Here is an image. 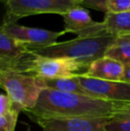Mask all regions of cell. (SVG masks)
<instances>
[{"mask_svg":"<svg viewBox=\"0 0 130 131\" xmlns=\"http://www.w3.org/2000/svg\"><path fill=\"white\" fill-rule=\"evenodd\" d=\"M121 105L122 104L46 88L42 91L36 106L24 112L31 119L34 118L111 119L117 114Z\"/></svg>","mask_w":130,"mask_h":131,"instance_id":"cell-1","label":"cell"},{"mask_svg":"<svg viewBox=\"0 0 130 131\" xmlns=\"http://www.w3.org/2000/svg\"><path fill=\"white\" fill-rule=\"evenodd\" d=\"M115 37L105 34L88 37H77L70 40L56 42L44 48L31 51L39 56L72 59L88 68L96 60L105 56Z\"/></svg>","mask_w":130,"mask_h":131,"instance_id":"cell-2","label":"cell"},{"mask_svg":"<svg viewBox=\"0 0 130 131\" xmlns=\"http://www.w3.org/2000/svg\"><path fill=\"white\" fill-rule=\"evenodd\" d=\"M0 85L14 106L24 112L36 106L46 88L41 78L15 71H0Z\"/></svg>","mask_w":130,"mask_h":131,"instance_id":"cell-3","label":"cell"},{"mask_svg":"<svg viewBox=\"0 0 130 131\" xmlns=\"http://www.w3.org/2000/svg\"><path fill=\"white\" fill-rule=\"evenodd\" d=\"M5 16L17 21L27 16L43 14L63 15L81 5V0H5Z\"/></svg>","mask_w":130,"mask_h":131,"instance_id":"cell-4","label":"cell"},{"mask_svg":"<svg viewBox=\"0 0 130 131\" xmlns=\"http://www.w3.org/2000/svg\"><path fill=\"white\" fill-rule=\"evenodd\" d=\"M0 29L18 44L24 46L30 51L44 48L57 42L60 37L66 34L65 30L52 31L38 28L26 27L5 15Z\"/></svg>","mask_w":130,"mask_h":131,"instance_id":"cell-5","label":"cell"},{"mask_svg":"<svg viewBox=\"0 0 130 131\" xmlns=\"http://www.w3.org/2000/svg\"><path fill=\"white\" fill-rule=\"evenodd\" d=\"M87 68L72 59L44 57L35 53L27 65L24 73L41 79H59L74 77L86 73Z\"/></svg>","mask_w":130,"mask_h":131,"instance_id":"cell-6","label":"cell"},{"mask_svg":"<svg viewBox=\"0 0 130 131\" xmlns=\"http://www.w3.org/2000/svg\"><path fill=\"white\" fill-rule=\"evenodd\" d=\"M77 77L91 97L118 104H130L129 83L92 78L85 73Z\"/></svg>","mask_w":130,"mask_h":131,"instance_id":"cell-7","label":"cell"},{"mask_svg":"<svg viewBox=\"0 0 130 131\" xmlns=\"http://www.w3.org/2000/svg\"><path fill=\"white\" fill-rule=\"evenodd\" d=\"M35 53L20 45L0 29V71H15L24 73Z\"/></svg>","mask_w":130,"mask_h":131,"instance_id":"cell-8","label":"cell"},{"mask_svg":"<svg viewBox=\"0 0 130 131\" xmlns=\"http://www.w3.org/2000/svg\"><path fill=\"white\" fill-rule=\"evenodd\" d=\"M107 118H34L43 131H106Z\"/></svg>","mask_w":130,"mask_h":131,"instance_id":"cell-9","label":"cell"},{"mask_svg":"<svg viewBox=\"0 0 130 131\" xmlns=\"http://www.w3.org/2000/svg\"><path fill=\"white\" fill-rule=\"evenodd\" d=\"M64 29L66 33L70 32L78 37H88L105 34L103 23H98L91 18L86 8L77 6L63 14Z\"/></svg>","mask_w":130,"mask_h":131,"instance_id":"cell-10","label":"cell"},{"mask_svg":"<svg viewBox=\"0 0 130 131\" xmlns=\"http://www.w3.org/2000/svg\"><path fill=\"white\" fill-rule=\"evenodd\" d=\"M126 66L119 61L108 56H102L88 66L85 74L104 80L122 81Z\"/></svg>","mask_w":130,"mask_h":131,"instance_id":"cell-11","label":"cell"},{"mask_svg":"<svg viewBox=\"0 0 130 131\" xmlns=\"http://www.w3.org/2000/svg\"><path fill=\"white\" fill-rule=\"evenodd\" d=\"M102 23L106 32L115 38L130 34V13H106Z\"/></svg>","mask_w":130,"mask_h":131,"instance_id":"cell-12","label":"cell"},{"mask_svg":"<svg viewBox=\"0 0 130 131\" xmlns=\"http://www.w3.org/2000/svg\"><path fill=\"white\" fill-rule=\"evenodd\" d=\"M45 88L56 90V91L64 92V93L78 94L90 96L88 92L81 86L78 79V77H68V78L59 79H42Z\"/></svg>","mask_w":130,"mask_h":131,"instance_id":"cell-13","label":"cell"},{"mask_svg":"<svg viewBox=\"0 0 130 131\" xmlns=\"http://www.w3.org/2000/svg\"><path fill=\"white\" fill-rule=\"evenodd\" d=\"M105 56L119 61L125 66L130 64V34L116 37Z\"/></svg>","mask_w":130,"mask_h":131,"instance_id":"cell-14","label":"cell"},{"mask_svg":"<svg viewBox=\"0 0 130 131\" xmlns=\"http://www.w3.org/2000/svg\"><path fill=\"white\" fill-rule=\"evenodd\" d=\"M21 110L15 106L10 110L0 112V131H15Z\"/></svg>","mask_w":130,"mask_h":131,"instance_id":"cell-15","label":"cell"},{"mask_svg":"<svg viewBox=\"0 0 130 131\" xmlns=\"http://www.w3.org/2000/svg\"><path fill=\"white\" fill-rule=\"evenodd\" d=\"M106 131H130V118H111L106 124Z\"/></svg>","mask_w":130,"mask_h":131,"instance_id":"cell-16","label":"cell"},{"mask_svg":"<svg viewBox=\"0 0 130 131\" xmlns=\"http://www.w3.org/2000/svg\"><path fill=\"white\" fill-rule=\"evenodd\" d=\"M107 13H130V0H107Z\"/></svg>","mask_w":130,"mask_h":131,"instance_id":"cell-17","label":"cell"},{"mask_svg":"<svg viewBox=\"0 0 130 131\" xmlns=\"http://www.w3.org/2000/svg\"><path fill=\"white\" fill-rule=\"evenodd\" d=\"M81 5L91 9L107 13V0H81Z\"/></svg>","mask_w":130,"mask_h":131,"instance_id":"cell-18","label":"cell"},{"mask_svg":"<svg viewBox=\"0 0 130 131\" xmlns=\"http://www.w3.org/2000/svg\"><path fill=\"white\" fill-rule=\"evenodd\" d=\"M117 118H130V104H122L119 109L117 114L114 116Z\"/></svg>","mask_w":130,"mask_h":131,"instance_id":"cell-19","label":"cell"},{"mask_svg":"<svg viewBox=\"0 0 130 131\" xmlns=\"http://www.w3.org/2000/svg\"><path fill=\"white\" fill-rule=\"evenodd\" d=\"M122 81L129 83L130 84V64L126 66L125 73H124V77H123V79H122Z\"/></svg>","mask_w":130,"mask_h":131,"instance_id":"cell-20","label":"cell"},{"mask_svg":"<svg viewBox=\"0 0 130 131\" xmlns=\"http://www.w3.org/2000/svg\"><path fill=\"white\" fill-rule=\"evenodd\" d=\"M1 1L3 2V3H5V0H1Z\"/></svg>","mask_w":130,"mask_h":131,"instance_id":"cell-21","label":"cell"}]
</instances>
